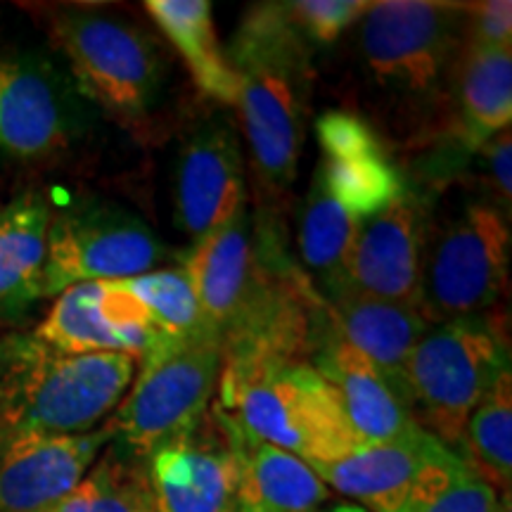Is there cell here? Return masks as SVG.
Segmentation results:
<instances>
[{
    "instance_id": "1",
    "label": "cell",
    "mask_w": 512,
    "mask_h": 512,
    "mask_svg": "<svg viewBox=\"0 0 512 512\" xmlns=\"http://www.w3.org/2000/svg\"><path fill=\"white\" fill-rule=\"evenodd\" d=\"M309 41L280 3L252 5L226 48L238 81L242 136L264 200L283 197L297 178L313 88Z\"/></svg>"
},
{
    "instance_id": "2",
    "label": "cell",
    "mask_w": 512,
    "mask_h": 512,
    "mask_svg": "<svg viewBox=\"0 0 512 512\" xmlns=\"http://www.w3.org/2000/svg\"><path fill=\"white\" fill-rule=\"evenodd\" d=\"M138 361L126 354H67L34 335L0 339V430L86 434L124 399Z\"/></svg>"
},
{
    "instance_id": "3",
    "label": "cell",
    "mask_w": 512,
    "mask_h": 512,
    "mask_svg": "<svg viewBox=\"0 0 512 512\" xmlns=\"http://www.w3.org/2000/svg\"><path fill=\"white\" fill-rule=\"evenodd\" d=\"M214 403L249 437L306 465L337 463L363 444L330 382L309 361H283L219 377Z\"/></svg>"
},
{
    "instance_id": "4",
    "label": "cell",
    "mask_w": 512,
    "mask_h": 512,
    "mask_svg": "<svg viewBox=\"0 0 512 512\" xmlns=\"http://www.w3.org/2000/svg\"><path fill=\"white\" fill-rule=\"evenodd\" d=\"M510 370L508 332L489 313L430 325L406 366L413 415L422 430L460 451L477 403Z\"/></svg>"
},
{
    "instance_id": "5",
    "label": "cell",
    "mask_w": 512,
    "mask_h": 512,
    "mask_svg": "<svg viewBox=\"0 0 512 512\" xmlns=\"http://www.w3.org/2000/svg\"><path fill=\"white\" fill-rule=\"evenodd\" d=\"M50 38L83 93L114 119L140 124L164 86L157 41L140 24L100 8H62L50 17Z\"/></svg>"
},
{
    "instance_id": "6",
    "label": "cell",
    "mask_w": 512,
    "mask_h": 512,
    "mask_svg": "<svg viewBox=\"0 0 512 512\" xmlns=\"http://www.w3.org/2000/svg\"><path fill=\"white\" fill-rule=\"evenodd\" d=\"M223 351L214 337L164 342L138 363L124 399L107 418L112 446L143 460L190 430L219 389Z\"/></svg>"
},
{
    "instance_id": "7",
    "label": "cell",
    "mask_w": 512,
    "mask_h": 512,
    "mask_svg": "<svg viewBox=\"0 0 512 512\" xmlns=\"http://www.w3.org/2000/svg\"><path fill=\"white\" fill-rule=\"evenodd\" d=\"M465 46V5L384 0L361 19L363 69L401 100L430 102L456 72Z\"/></svg>"
},
{
    "instance_id": "8",
    "label": "cell",
    "mask_w": 512,
    "mask_h": 512,
    "mask_svg": "<svg viewBox=\"0 0 512 512\" xmlns=\"http://www.w3.org/2000/svg\"><path fill=\"white\" fill-rule=\"evenodd\" d=\"M510 219L494 202H467L430 230L422 266L420 313L427 323L489 313L508 292Z\"/></svg>"
},
{
    "instance_id": "9",
    "label": "cell",
    "mask_w": 512,
    "mask_h": 512,
    "mask_svg": "<svg viewBox=\"0 0 512 512\" xmlns=\"http://www.w3.org/2000/svg\"><path fill=\"white\" fill-rule=\"evenodd\" d=\"M164 256V242L140 216L114 204H83L50 219L46 297L81 283L138 278Z\"/></svg>"
},
{
    "instance_id": "10",
    "label": "cell",
    "mask_w": 512,
    "mask_h": 512,
    "mask_svg": "<svg viewBox=\"0 0 512 512\" xmlns=\"http://www.w3.org/2000/svg\"><path fill=\"white\" fill-rule=\"evenodd\" d=\"M145 475L157 512H235L238 505V456L211 406L145 458Z\"/></svg>"
},
{
    "instance_id": "11",
    "label": "cell",
    "mask_w": 512,
    "mask_h": 512,
    "mask_svg": "<svg viewBox=\"0 0 512 512\" xmlns=\"http://www.w3.org/2000/svg\"><path fill=\"white\" fill-rule=\"evenodd\" d=\"M430 230L425 200L406 188L389 207L358 226L342 292L420 309L422 266Z\"/></svg>"
},
{
    "instance_id": "12",
    "label": "cell",
    "mask_w": 512,
    "mask_h": 512,
    "mask_svg": "<svg viewBox=\"0 0 512 512\" xmlns=\"http://www.w3.org/2000/svg\"><path fill=\"white\" fill-rule=\"evenodd\" d=\"M176 223L192 242L247 207L245 155L238 128L226 117H207L185 133L176 162Z\"/></svg>"
},
{
    "instance_id": "13",
    "label": "cell",
    "mask_w": 512,
    "mask_h": 512,
    "mask_svg": "<svg viewBox=\"0 0 512 512\" xmlns=\"http://www.w3.org/2000/svg\"><path fill=\"white\" fill-rule=\"evenodd\" d=\"M34 337L67 354H126L138 363L171 342L119 280L81 283L57 294Z\"/></svg>"
},
{
    "instance_id": "14",
    "label": "cell",
    "mask_w": 512,
    "mask_h": 512,
    "mask_svg": "<svg viewBox=\"0 0 512 512\" xmlns=\"http://www.w3.org/2000/svg\"><path fill=\"white\" fill-rule=\"evenodd\" d=\"M112 434L0 430V512H46L86 477Z\"/></svg>"
},
{
    "instance_id": "15",
    "label": "cell",
    "mask_w": 512,
    "mask_h": 512,
    "mask_svg": "<svg viewBox=\"0 0 512 512\" xmlns=\"http://www.w3.org/2000/svg\"><path fill=\"white\" fill-rule=\"evenodd\" d=\"M316 138L320 159L313 181L358 223L389 207L408 188L387 147L356 114L325 112L316 121Z\"/></svg>"
},
{
    "instance_id": "16",
    "label": "cell",
    "mask_w": 512,
    "mask_h": 512,
    "mask_svg": "<svg viewBox=\"0 0 512 512\" xmlns=\"http://www.w3.org/2000/svg\"><path fill=\"white\" fill-rule=\"evenodd\" d=\"M309 363L335 389L351 430L363 444H418L432 437L377 368L332 330L330 318L320 332Z\"/></svg>"
},
{
    "instance_id": "17",
    "label": "cell",
    "mask_w": 512,
    "mask_h": 512,
    "mask_svg": "<svg viewBox=\"0 0 512 512\" xmlns=\"http://www.w3.org/2000/svg\"><path fill=\"white\" fill-rule=\"evenodd\" d=\"M72 112L53 76L0 57V152L19 162L55 157L72 140Z\"/></svg>"
},
{
    "instance_id": "18",
    "label": "cell",
    "mask_w": 512,
    "mask_h": 512,
    "mask_svg": "<svg viewBox=\"0 0 512 512\" xmlns=\"http://www.w3.org/2000/svg\"><path fill=\"white\" fill-rule=\"evenodd\" d=\"M325 304L332 330L366 356L377 373L411 403L406 387L408 358L420 337L430 330L418 306L384 302L356 292H342Z\"/></svg>"
},
{
    "instance_id": "19",
    "label": "cell",
    "mask_w": 512,
    "mask_h": 512,
    "mask_svg": "<svg viewBox=\"0 0 512 512\" xmlns=\"http://www.w3.org/2000/svg\"><path fill=\"white\" fill-rule=\"evenodd\" d=\"M230 446L238 456L240 482L235 512H316L330 501V489L311 465L259 441L211 401Z\"/></svg>"
},
{
    "instance_id": "20",
    "label": "cell",
    "mask_w": 512,
    "mask_h": 512,
    "mask_svg": "<svg viewBox=\"0 0 512 512\" xmlns=\"http://www.w3.org/2000/svg\"><path fill=\"white\" fill-rule=\"evenodd\" d=\"M448 446L437 437L418 444H361L337 463L313 465L311 470L339 494L368 512H394L406 501L425 467L444 456Z\"/></svg>"
},
{
    "instance_id": "21",
    "label": "cell",
    "mask_w": 512,
    "mask_h": 512,
    "mask_svg": "<svg viewBox=\"0 0 512 512\" xmlns=\"http://www.w3.org/2000/svg\"><path fill=\"white\" fill-rule=\"evenodd\" d=\"M50 219V204L38 192L0 209V320L17 318L46 297Z\"/></svg>"
},
{
    "instance_id": "22",
    "label": "cell",
    "mask_w": 512,
    "mask_h": 512,
    "mask_svg": "<svg viewBox=\"0 0 512 512\" xmlns=\"http://www.w3.org/2000/svg\"><path fill=\"white\" fill-rule=\"evenodd\" d=\"M458 133L479 152L512 121V48L463 46L456 74Z\"/></svg>"
},
{
    "instance_id": "23",
    "label": "cell",
    "mask_w": 512,
    "mask_h": 512,
    "mask_svg": "<svg viewBox=\"0 0 512 512\" xmlns=\"http://www.w3.org/2000/svg\"><path fill=\"white\" fill-rule=\"evenodd\" d=\"M145 10L183 57L195 86L219 105L235 107L238 81L216 38L209 0H147Z\"/></svg>"
},
{
    "instance_id": "24",
    "label": "cell",
    "mask_w": 512,
    "mask_h": 512,
    "mask_svg": "<svg viewBox=\"0 0 512 512\" xmlns=\"http://www.w3.org/2000/svg\"><path fill=\"white\" fill-rule=\"evenodd\" d=\"M358 223L311 178L302 214H299V264L325 302L344 290L347 261L354 247Z\"/></svg>"
},
{
    "instance_id": "25",
    "label": "cell",
    "mask_w": 512,
    "mask_h": 512,
    "mask_svg": "<svg viewBox=\"0 0 512 512\" xmlns=\"http://www.w3.org/2000/svg\"><path fill=\"white\" fill-rule=\"evenodd\" d=\"M46 512H157L145 463L107 444L86 477Z\"/></svg>"
},
{
    "instance_id": "26",
    "label": "cell",
    "mask_w": 512,
    "mask_h": 512,
    "mask_svg": "<svg viewBox=\"0 0 512 512\" xmlns=\"http://www.w3.org/2000/svg\"><path fill=\"white\" fill-rule=\"evenodd\" d=\"M460 456L496 491L512 484V373H505L477 403L465 425Z\"/></svg>"
},
{
    "instance_id": "27",
    "label": "cell",
    "mask_w": 512,
    "mask_h": 512,
    "mask_svg": "<svg viewBox=\"0 0 512 512\" xmlns=\"http://www.w3.org/2000/svg\"><path fill=\"white\" fill-rule=\"evenodd\" d=\"M394 512H508L498 491L472 470L458 451L425 467L418 484Z\"/></svg>"
},
{
    "instance_id": "28",
    "label": "cell",
    "mask_w": 512,
    "mask_h": 512,
    "mask_svg": "<svg viewBox=\"0 0 512 512\" xmlns=\"http://www.w3.org/2000/svg\"><path fill=\"white\" fill-rule=\"evenodd\" d=\"M119 283L143 306L150 323L171 342H192L204 337L219 339L209 330L183 268H155Z\"/></svg>"
},
{
    "instance_id": "29",
    "label": "cell",
    "mask_w": 512,
    "mask_h": 512,
    "mask_svg": "<svg viewBox=\"0 0 512 512\" xmlns=\"http://www.w3.org/2000/svg\"><path fill=\"white\" fill-rule=\"evenodd\" d=\"M373 3L363 0H297V3H280L285 17L294 29L302 34L309 46H330L344 31L354 27L366 17Z\"/></svg>"
},
{
    "instance_id": "30",
    "label": "cell",
    "mask_w": 512,
    "mask_h": 512,
    "mask_svg": "<svg viewBox=\"0 0 512 512\" xmlns=\"http://www.w3.org/2000/svg\"><path fill=\"white\" fill-rule=\"evenodd\" d=\"M465 46L512 48V3L486 0L465 5Z\"/></svg>"
},
{
    "instance_id": "31",
    "label": "cell",
    "mask_w": 512,
    "mask_h": 512,
    "mask_svg": "<svg viewBox=\"0 0 512 512\" xmlns=\"http://www.w3.org/2000/svg\"><path fill=\"white\" fill-rule=\"evenodd\" d=\"M484 166H486V181H489L491 190H494L496 202L494 207L503 211L510 219V197H512V138L510 128L508 131L498 133L496 138H491L482 150Z\"/></svg>"
},
{
    "instance_id": "32",
    "label": "cell",
    "mask_w": 512,
    "mask_h": 512,
    "mask_svg": "<svg viewBox=\"0 0 512 512\" xmlns=\"http://www.w3.org/2000/svg\"><path fill=\"white\" fill-rule=\"evenodd\" d=\"M316 512H368L363 505L349 503V501H337V503H325L320 505Z\"/></svg>"
}]
</instances>
